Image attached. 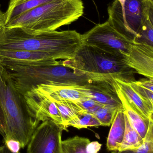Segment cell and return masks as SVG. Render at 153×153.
Masks as SVG:
<instances>
[{
	"label": "cell",
	"mask_w": 153,
	"mask_h": 153,
	"mask_svg": "<svg viewBox=\"0 0 153 153\" xmlns=\"http://www.w3.org/2000/svg\"><path fill=\"white\" fill-rule=\"evenodd\" d=\"M113 77L112 76H98L84 86L75 87L89 99L102 105L124 109L114 84Z\"/></svg>",
	"instance_id": "9c48e42d"
},
{
	"label": "cell",
	"mask_w": 153,
	"mask_h": 153,
	"mask_svg": "<svg viewBox=\"0 0 153 153\" xmlns=\"http://www.w3.org/2000/svg\"><path fill=\"white\" fill-rule=\"evenodd\" d=\"M32 90L44 94L52 101H69L77 102L89 99L75 86L40 85Z\"/></svg>",
	"instance_id": "4fadbf2b"
},
{
	"label": "cell",
	"mask_w": 153,
	"mask_h": 153,
	"mask_svg": "<svg viewBox=\"0 0 153 153\" xmlns=\"http://www.w3.org/2000/svg\"><path fill=\"white\" fill-rule=\"evenodd\" d=\"M121 4V5H123L124 4V3H125V0H117Z\"/></svg>",
	"instance_id": "4dcf8cb0"
},
{
	"label": "cell",
	"mask_w": 153,
	"mask_h": 153,
	"mask_svg": "<svg viewBox=\"0 0 153 153\" xmlns=\"http://www.w3.org/2000/svg\"><path fill=\"white\" fill-rule=\"evenodd\" d=\"M125 61L137 73L153 80V47L134 43Z\"/></svg>",
	"instance_id": "8fae6325"
},
{
	"label": "cell",
	"mask_w": 153,
	"mask_h": 153,
	"mask_svg": "<svg viewBox=\"0 0 153 153\" xmlns=\"http://www.w3.org/2000/svg\"><path fill=\"white\" fill-rule=\"evenodd\" d=\"M118 110L113 107L102 105L93 115L100 123L101 126H109L112 124Z\"/></svg>",
	"instance_id": "603a6c76"
},
{
	"label": "cell",
	"mask_w": 153,
	"mask_h": 153,
	"mask_svg": "<svg viewBox=\"0 0 153 153\" xmlns=\"http://www.w3.org/2000/svg\"><path fill=\"white\" fill-rule=\"evenodd\" d=\"M0 153H20L19 152L18 153H14L11 152L9 148L6 146V145L4 144L0 146Z\"/></svg>",
	"instance_id": "f546056e"
},
{
	"label": "cell",
	"mask_w": 153,
	"mask_h": 153,
	"mask_svg": "<svg viewBox=\"0 0 153 153\" xmlns=\"http://www.w3.org/2000/svg\"><path fill=\"white\" fill-rule=\"evenodd\" d=\"M112 153H153V121L150 124L143 143L140 147L122 151H113Z\"/></svg>",
	"instance_id": "cb8c5ba5"
},
{
	"label": "cell",
	"mask_w": 153,
	"mask_h": 153,
	"mask_svg": "<svg viewBox=\"0 0 153 153\" xmlns=\"http://www.w3.org/2000/svg\"><path fill=\"white\" fill-rule=\"evenodd\" d=\"M100 126H101L100 123L93 114L85 111H82L79 113L73 119L69 121L66 125L67 128L72 126L78 129Z\"/></svg>",
	"instance_id": "7402d4cb"
},
{
	"label": "cell",
	"mask_w": 153,
	"mask_h": 153,
	"mask_svg": "<svg viewBox=\"0 0 153 153\" xmlns=\"http://www.w3.org/2000/svg\"><path fill=\"white\" fill-rule=\"evenodd\" d=\"M107 21L124 36L134 42L148 20L153 19V0H117L109 5Z\"/></svg>",
	"instance_id": "8992f818"
},
{
	"label": "cell",
	"mask_w": 153,
	"mask_h": 153,
	"mask_svg": "<svg viewBox=\"0 0 153 153\" xmlns=\"http://www.w3.org/2000/svg\"><path fill=\"white\" fill-rule=\"evenodd\" d=\"M55 103L62 117L65 127L70 120L73 119L79 113L84 111L76 102L69 101H52Z\"/></svg>",
	"instance_id": "ffe728a7"
},
{
	"label": "cell",
	"mask_w": 153,
	"mask_h": 153,
	"mask_svg": "<svg viewBox=\"0 0 153 153\" xmlns=\"http://www.w3.org/2000/svg\"><path fill=\"white\" fill-rule=\"evenodd\" d=\"M82 0H53L12 20L6 27H20L36 31L56 30L78 20L84 13Z\"/></svg>",
	"instance_id": "277c9868"
},
{
	"label": "cell",
	"mask_w": 153,
	"mask_h": 153,
	"mask_svg": "<svg viewBox=\"0 0 153 153\" xmlns=\"http://www.w3.org/2000/svg\"><path fill=\"white\" fill-rule=\"evenodd\" d=\"M40 121L30 111L24 95L0 62V134L4 141H18L21 148L27 146Z\"/></svg>",
	"instance_id": "7a4b0ae2"
},
{
	"label": "cell",
	"mask_w": 153,
	"mask_h": 153,
	"mask_svg": "<svg viewBox=\"0 0 153 153\" xmlns=\"http://www.w3.org/2000/svg\"><path fill=\"white\" fill-rule=\"evenodd\" d=\"M0 62L14 81L16 88L24 95L40 85L58 86H84L102 75L84 74L62 64V61H47L34 64Z\"/></svg>",
	"instance_id": "3957f363"
},
{
	"label": "cell",
	"mask_w": 153,
	"mask_h": 153,
	"mask_svg": "<svg viewBox=\"0 0 153 153\" xmlns=\"http://www.w3.org/2000/svg\"><path fill=\"white\" fill-rule=\"evenodd\" d=\"M76 103L84 111L92 114L102 106L100 103L91 99H87Z\"/></svg>",
	"instance_id": "484cf974"
},
{
	"label": "cell",
	"mask_w": 153,
	"mask_h": 153,
	"mask_svg": "<svg viewBox=\"0 0 153 153\" xmlns=\"http://www.w3.org/2000/svg\"><path fill=\"white\" fill-rule=\"evenodd\" d=\"M134 43L153 47V19L148 20L139 36L134 39Z\"/></svg>",
	"instance_id": "d4e9b609"
},
{
	"label": "cell",
	"mask_w": 153,
	"mask_h": 153,
	"mask_svg": "<svg viewBox=\"0 0 153 153\" xmlns=\"http://www.w3.org/2000/svg\"><path fill=\"white\" fill-rule=\"evenodd\" d=\"M121 102L124 108V112L129 123L141 137L145 139L150 124L153 121V120H149L143 117L132 109L126 103L123 102Z\"/></svg>",
	"instance_id": "e0dca14e"
},
{
	"label": "cell",
	"mask_w": 153,
	"mask_h": 153,
	"mask_svg": "<svg viewBox=\"0 0 153 153\" xmlns=\"http://www.w3.org/2000/svg\"><path fill=\"white\" fill-rule=\"evenodd\" d=\"M57 60L51 54L29 50L0 51V61L25 64H33Z\"/></svg>",
	"instance_id": "5bb4252c"
},
{
	"label": "cell",
	"mask_w": 153,
	"mask_h": 153,
	"mask_svg": "<svg viewBox=\"0 0 153 153\" xmlns=\"http://www.w3.org/2000/svg\"><path fill=\"white\" fill-rule=\"evenodd\" d=\"M82 45L81 35L75 30L36 31L14 27L0 32V51L46 52L56 60H65L73 57Z\"/></svg>",
	"instance_id": "6da1fadb"
},
{
	"label": "cell",
	"mask_w": 153,
	"mask_h": 153,
	"mask_svg": "<svg viewBox=\"0 0 153 153\" xmlns=\"http://www.w3.org/2000/svg\"><path fill=\"white\" fill-rule=\"evenodd\" d=\"M125 56L106 52L96 47L83 45L75 56L62 64L84 74L112 76L127 82L135 81L134 70L125 61Z\"/></svg>",
	"instance_id": "5b68a950"
},
{
	"label": "cell",
	"mask_w": 153,
	"mask_h": 153,
	"mask_svg": "<svg viewBox=\"0 0 153 153\" xmlns=\"http://www.w3.org/2000/svg\"><path fill=\"white\" fill-rule=\"evenodd\" d=\"M125 126L124 109L119 110L111 124L107 140V147L108 151H118L124 138Z\"/></svg>",
	"instance_id": "9a60e30c"
},
{
	"label": "cell",
	"mask_w": 153,
	"mask_h": 153,
	"mask_svg": "<svg viewBox=\"0 0 153 153\" xmlns=\"http://www.w3.org/2000/svg\"><path fill=\"white\" fill-rule=\"evenodd\" d=\"M90 140L86 137L76 136L62 141V153H88L87 146Z\"/></svg>",
	"instance_id": "44dd1931"
},
{
	"label": "cell",
	"mask_w": 153,
	"mask_h": 153,
	"mask_svg": "<svg viewBox=\"0 0 153 153\" xmlns=\"http://www.w3.org/2000/svg\"><path fill=\"white\" fill-rule=\"evenodd\" d=\"M53 0H10L4 13L6 24L12 20L38 6Z\"/></svg>",
	"instance_id": "2e32d148"
},
{
	"label": "cell",
	"mask_w": 153,
	"mask_h": 153,
	"mask_svg": "<svg viewBox=\"0 0 153 153\" xmlns=\"http://www.w3.org/2000/svg\"><path fill=\"white\" fill-rule=\"evenodd\" d=\"M63 130H67V128L53 120L42 122L31 138L27 153H62V134Z\"/></svg>",
	"instance_id": "ba28073f"
},
{
	"label": "cell",
	"mask_w": 153,
	"mask_h": 153,
	"mask_svg": "<svg viewBox=\"0 0 153 153\" xmlns=\"http://www.w3.org/2000/svg\"><path fill=\"white\" fill-rule=\"evenodd\" d=\"M102 144L98 142H90L87 146L88 153H98L101 148Z\"/></svg>",
	"instance_id": "83f0119b"
},
{
	"label": "cell",
	"mask_w": 153,
	"mask_h": 153,
	"mask_svg": "<svg viewBox=\"0 0 153 153\" xmlns=\"http://www.w3.org/2000/svg\"><path fill=\"white\" fill-rule=\"evenodd\" d=\"M6 28V22L4 13L1 10L0 7V32Z\"/></svg>",
	"instance_id": "f1b7e54d"
},
{
	"label": "cell",
	"mask_w": 153,
	"mask_h": 153,
	"mask_svg": "<svg viewBox=\"0 0 153 153\" xmlns=\"http://www.w3.org/2000/svg\"><path fill=\"white\" fill-rule=\"evenodd\" d=\"M113 82L120 101L143 117L153 120V108L135 91L129 83L113 77Z\"/></svg>",
	"instance_id": "7c38bea8"
},
{
	"label": "cell",
	"mask_w": 153,
	"mask_h": 153,
	"mask_svg": "<svg viewBox=\"0 0 153 153\" xmlns=\"http://www.w3.org/2000/svg\"><path fill=\"white\" fill-rule=\"evenodd\" d=\"M24 96L30 111L40 122L50 120L64 126L55 103L48 97L34 90L26 93Z\"/></svg>",
	"instance_id": "30bf717a"
},
{
	"label": "cell",
	"mask_w": 153,
	"mask_h": 153,
	"mask_svg": "<svg viewBox=\"0 0 153 153\" xmlns=\"http://www.w3.org/2000/svg\"><path fill=\"white\" fill-rule=\"evenodd\" d=\"M83 45L93 46L118 55L129 54L134 42L118 32L107 21L81 35Z\"/></svg>",
	"instance_id": "52a82bcc"
},
{
	"label": "cell",
	"mask_w": 153,
	"mask_h": 153,
	"mask_svg": "<svg viewBox=\"0 0 153 153\" xmlns=\"http://www.w3.org/2000/svg\"><path fill=\"white\" fill-rule=\"evenodd\" d=\"M125 131L123 141L119 148L118 151L138 148L143 144L144 141V139L141 137L131 126L125 114Z\"/></svg>",
	"instance_id": "ac0fdd59"
},
{
	"label": "cell",
	"mask_w": 153,
	"mask_h": 153,
	"mask_svg": "<svg viewBox=\"0 0 153 153\" xmlns=\"http://www.w3.org/2000/svg\"><path fill=\"white\" fill-rule=\"evenodd\" d=\"M153 80L143 79L140 81L130 82L129 85L135 91L153 108Z\"/></svg>",
	"instance_id": "d6986e66"
},
{
	"label": "cell",
	"mask_w": 153,
	"mask_h": 153,
	"mask_svg": "<svg viewBox=\"0 0 153 153\" xmlns=\"http://www.w3.org/2000/svg\"><path fill=\"white\" fill-rule=\"evenodd\" d=\"M4 144L6 145L8 148L11 152L14 153H18L19 152L21 148L20 145L18 141L13 140H8L4 141Z\"/></svg>",
	"instance_id": "4316f807"
}]
</instances>
